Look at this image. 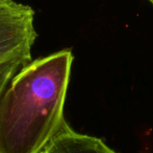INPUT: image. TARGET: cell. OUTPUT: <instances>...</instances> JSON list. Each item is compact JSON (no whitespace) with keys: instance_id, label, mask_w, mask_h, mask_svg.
Segmentation results:
<instances>
[{"instance_id":"277c9868","label":"cell","mask_w":153,"mask_h":153,"mask_svg":"<svg viewBox=\"0 0 153 153\" xmlns=\"http://www.w3.org/2000/svg\"><path fill=\"white\" fill-rule=\"evenodd\" d=\"M22 66V64L18 63V62H8V63L0 65V94L2 93L10 79Z\"/></svg>"},{"instance_id":"3957f363","label":"cell","mask_w":153,"mask_h":153,"mask_svg":"<svg viewBox=\"0 0 153 153\" xmlns=\"http://www.w3.org/2000/svg\"><path fill=\"white\" fill-rule=\"evenodd\" d=\"M41 153H118L102 139L73 130L65 122Z\"/></svg>"},{"instance_id":"7a4b0ae2","label":"cell","mask_w":153,"mask_h":153,"mask_svg":"<svg viewBox=\"0 0 153 153\" xmlns=\"http://www.w3.org/2000/svg\"><path fill=\"white\" fill-rule=\"evenodd\" d=\"M36 13L30 5L16 0H0V65L18 62L23 66L32 60L38 38Z\"/></svg>"},{"instance_id":"5b68a950","label":"cell","mask_w":153,"mask_h":153,"mask_svg":"<svg viewBox=\"0 0 153 153\" xmlns=\"http://www.w3.org/2000/svg\"><path fill=\"white\" fill-rule=\"evenodd\" d=\"M148 1H149V2H150V3H151V4H152V5H153V0H148Z\"/></svg>"},{"instance_id":"6da1fadb","label":"cell","mask_w":153,"mask_h":153,"mask_svg":"<svg viewBox=\"0 0 153 153\" xmlns=\"http://www.w3.org/2000/svg\"><path fill=\"white\" fill-rule=\"evenodd\" d=\"M74 56L62 49L20 67L0 94V153H41L64 123Z\"/></svg>"}]
</instances>
